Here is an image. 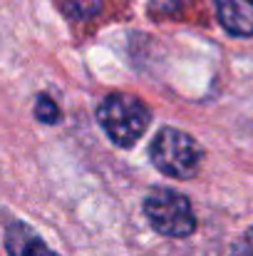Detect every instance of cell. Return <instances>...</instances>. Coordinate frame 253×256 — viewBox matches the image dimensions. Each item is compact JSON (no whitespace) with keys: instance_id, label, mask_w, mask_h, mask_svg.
<instances>
[{"instance_id":"277c9868","label":"cell","mask_w":253,"mask_h":256,"mask_svg":"<svg viewBox=\"0 0 253 256\" xmlns=\"http://www.w3.org/2000/svg\"><path fill=\"white\" fill-rule=\"evenodd\" d=\"M2 244L7 256H60L35 234L32 226L20 219H7L2 226Z\"/></svg>"},{"instance_id":"3957f363","label":"cell","mask_w":253,"mask_h":256,"mask_svg":"<svg viewBox=\"0 0 253 256\" xmlns=\"http://www.w3.org/2000/svg\"><path fill=\"white\" fill-rule=\"evenodd\" d=\"M142 212L149 226L167 239H186L196 232V214L186 194L171 186H157L144 196Z\"/></svg>"},{"instance_id":"7a4b0ae2","label":"cell","mask_w":253,"mask_h":256,"mask_svg":"<svg viewBox=\"0 0 253 256\" xmlns=\"http://www.w3.org/2000/svg\"><path fill=\"white\" fill-rule=\"evenodd\" d=\"M149 160L164 176L186 182L194 179L201 170L204 150L189 132L176 127H162L149 144Z\"/></svg>"},{"instance_id":"52a82bcc","label":"cell","mask_w":253,"mask_h":256,"mask_svg":"<svg viewBox=\"0 0 253 256\" xmlns=\"http://www.w3.org/2000/svg\"><path fill=\"white\" fill-rule=\"evenodd\" d=\"M231 256H253V226L244 232V236L231 246Z\"/></svg>"},{"instance_id":"5b68a950","label":"cell","mask_w":253,"mask_h":256,"mask_svg":"<svg viewBox=\"0 0 253 256\" xmlns=\"http://www.w3.org/2000/svg\"><path fill=\"white\" fill-rule=\"evenodd\" d=\"M219 25L234 38H253V0H214Z\"/></svg>"},{"instance_id":"6da1fadb","label":"cell","mask_w":253,"mask_h":256,"mask_svg":"<svg viewBox=\"0 0 253 256\" xmlns=\"http://www.w3.org/2000/svg\"><path fill=\"white\" fill-rule=\"evenodd\" d=\"M97 122L107 140L119 147L129 150L134 147L144 132L152 124V110L144 104V100L129 94V92H112L97 104Z\"/></svg>"},{"instance_id":"8992f818","label":"cell","mask_w":253,"mask_h":256,"mask_svg":"<svg viewBox=\"0 0 253 256\" xmlns=\"http://www.w3.org/2000/svg\"><path fill=\"white\" fill-rule=\"evenodd\" d=\"M32 114H35V120H37V122H42V124H57V122H60V117H62V112H60L57 102H55L50 94H45V92H40V94L35 97Z\"/></svg>"}]
</instances>
